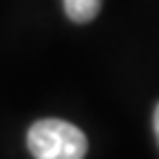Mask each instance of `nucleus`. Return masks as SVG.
<instances>
[{"instance_id": "obj_1", "label": "nucleus", "mask_w": 159, "mask_h": 159, "mask_svg": "<svg viewBox=\"0 0 159 159\" xmlns=\"http://www.w3.org/2000/svg\"><path fill=\"white\" fill-rule=\"evenodd\" d=\"M27 148L33 159H84L89 142L64 119H40L27 133Z\"/></svg>"}, {"instance_id": "obj_3", "label": "nucleus", "mask_w": 159, "mask_h": 159, "mask_svg": "<svg viewBox=\"0 0 159 159\" xmlns=\"http://www.w3.org/2000/svg\"><path fill=\"white\" fill-rule=\"evenodd\" d=\"M152 128H155V137H157V144H159V104L155 108V117H152Z\"/></svg>"}, {"instance_id": "obj_2", "label": "nucleus", "mask_w": 159, "mask_h": 159, "mask_svg": "<svg viewBox=\"0 0 159 159\" xmlns=\"http://www.w3.org/2000/svg\"><path fill=\"white\" fill-rule=\"evenodd\" d=\"M102 9V0H64V11L71 22L84 25L99 13Z\"/></svg>"}]
</instances>
